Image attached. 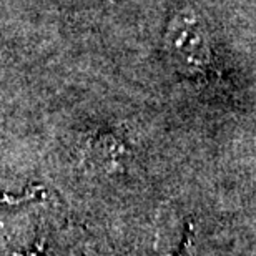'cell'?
Returning <instances> with one entry per match:
<instances>
[{
  "label": "cell",
  "mask_w": 256,
  "mask_h": 256,
  "mask_svg": "<svg viewBox=\"0 0 256 256\" xmlns=\"http://www.w3.org/2000/svg\"><path fill=\"white\" fill-rule=\"evenodd\" d=\"M165 48L173 64L186 74H196L208 66L212 60L210 38L200 17L192 10L178 12L168 22Z\"/></svg>",
  "instance_id": "cell-1"
}]
</instances>
